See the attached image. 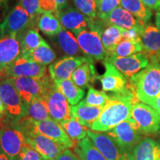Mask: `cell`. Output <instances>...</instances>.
<instances>
[{
    "mask_svg": "<svg viewBox=\"0 0 160 160\" xmlns=\"http://www.w3.org/2000/svg\"><path fill=\"white\" fill-rule=\"evenodd\" d=\"M138 102L129 86L125 91L114 93L110 98L99 118L90 130L96 132H108L131 117L133 105Z\"/></svg>",
    "mask_w": 160,
    "mask_h": 160,
    "instance_id": "1",
    "label": "cell"
},
{
    "mask_svg": "<svg viewBox=\"0 0 160 160\" xmlns=\"http://www.w3.org/2000/svg\"><path fill=\"white\" fill-rule=\"evenodd\" d=\"M147 67L128 79V86L138 102L150 105L160 93V62L149 56Z\"/></svg>",
    "mask_w": 160,
    "mask_h": 160,
    "instance_id": "2",
    "label": "cell"
},
{
    "mask_svg": "<svg viewBox=\"0 0 160 160\" xmlns=\"http://www.w3.org/2000/svg\"><path fill=\"white\" fill-rule=\"evenodd\" d=\"M108 25L103 20L96 18L88 28L73 31L84 55L91 59L105 60L108 53L102 42V34Z\"/></svg>",
    "mask_w": 160,
    "mask_h": 160,
    "instance_id": "3",
    "label": "cell"
},
{
    "mask_svg": "<svg viewBox=\"0 0 160 160\" xmlns=\"http://www.w3.org/2000/svg\"><path fill=\"white\" fill-rule=\"evenodd\" d=\"M25 144V133L19 121H9L0 127V148L11 160L18 159Z\"/></svg>",
    "mask_w": 160,
    "mask_h": 160,
    "instance_id": "4",
    "label": "cell"
},
{
    "mask_svg": "<svg viewBox=\"0 0 160 160\" xmlns=\"http://www.w3.org/2000/svg\"><path fill=\"white\" fill-rule=\"evenodd\" d=\"M15 88L27 106L34 98L43 97L53 80L45 75L41 78L17 77L10 78Z\"/></svg>",
    "mask_w": 160,
    "mask_h": 160,
    "instance_id": "5",
    "label": "cell"
},
{
    "mask_svg": "<svg viewBox=\"0 0 160 160\" xmlns=\"http://www.w3.org/2000/svg\"><path fill=\"white\" fill-rule=\"evenodd\" d=\"M0 98L10 121L18 122L26 115V106L10 78L0 79Z\"/></svg>",
    "mask_w": 160,
    "mask_h": 160,
    "instance_id": "6",
    "label": "cell"
},
{
    "mask_svg": "<svg viewBox=\"0 0 160 160\" xmlns=\"http://www.w3.org/2000/svg\"><path fill=\"white\" fill-rule=\"evenodd\" d=\"M20 121L34 131L54 141L64 148H71L75 147L74 143L68 137L62 125L53 119H48L42 121H36L30 118L23 117Z\"/></svg>",
    "mask_w": 160,
    "mask_h": 160,
    "instance_id": "7",
    "label": "cell"
},
{
    "mask_svg": "<svg viewBox=\"0 0 160 160\" xmlns=\"http://www.w3.org/2000/svg\"><path fill=\"white\" fill-rule=\"evenodd\" d=\"M106 133L130 154H131L137 144L142 139V136L143 135L140 132L136 122L131 117Z\"/></svg>",
    "mask_w": 160,
    "mask_h": 160,
    "instance_id": "8",
    "label": "cell"
},
{
    "mask_svg": "<svg viewBox=\"0 0 160 160\" xmlns=\"http://www.w3.org/2000/svg\"><path fill=\"white\" fill-rule=\"evenodd\" d=\"M19 122L25 133L26 143L34 148L42 157L44 160L55 159L65 149L52 139L32 130L20 120Z\"/></svg>",
    "mask_w": 160,
    "mask_h": 160,
    "instance_id": "9",
    "label": "cell"
},
{
    "mask_svg": "<svg viewBox=\"0 0 160 160\" xmlns=\"http://www.w3.org/2000/svg\"><path fill=\"white\" fill-rule=\"evenodd\" d=\"M143 135L153 134L160 130V114L148 105L136 102L133 105L131 117Z\"/></svg>",
    "mask_w": 160,
    "mask_h": 160,
    "instance_id": "10",
    "label": "cell"
},
{
    "mask_svg": "<svg viewBox=\"0 0 160 160\" xmlns=\"http://www.w3.org/2000/svg\"><path fill=\"white\" fill-rule=\"evenodd\" d=\"M31 23H33V20L29 13L18 3L0 25V36L19 37L28 30Z\"/></svg>",
    "mask_w": 160,
    "mask_h": 160,
    "instance_id": "11",
    "label": "cell"
},
{
    "mask_svg": "<svg viewBox=\"0 0 160 160\" xmlns=\"http://www.w3.org/2000/svg\"><path fill=\"white\" fill-rule=\"evenodd\" d=\"M3 78H41L46 74V65L26 59L20 55L0 72Z\"/></svg>",
    "mask_w": 160,
    "mask_h": 160,
    "instance_id": "12",
    "label": "cell"
},
{
    "mask_svg": "<svg viewBox=\"0 0 160 160\" xmlns=\"http://www.w3.org/2000/svg\"><path fill=\"white\" fill-rule=\"evenodd\" d=\"M45 97L52 119L62 123L71 119V106L69 105L68 101L56 85L54 81L50 85Z\"/></svg>",
    "mask_w": 160,
    "mask_h": 160,
    "instance_id": "13",
    "label": "cell"
},
{
    "mask_svg": "<svg viewBox=\"0 0 160 160\" xmlns=\"http://www.w3.org/2000/svg\"><path fill=\"white\" fill-rule=\"evenodd\" d=\"M88 137L108 160H131V154L122 148L107 133L88 129Z\"/></svg>",
    "mask_w": 160,
    "mask_h": 160,
    "instance_id": "14",
    "label": "cell"
},
{
    "mask_svg": "<svg viewBox=\"0 0 160 160\" xmlns=\"http://www.w3.org/2000/svg\"><path fill=\"white\" fill-rule=\"evenodd\" d=\"M105 60L114 65L118 71L129 79L147 67L149 64L150 58L144 52L125 57L109 54Z\"/></svg>",
    "mask_w": 160,
    "mask_h": 160,
    "instance_id": "15",
    "label": "cell"
},
{
    "mask_svg": "<svg viewBox=\"0 0 160 160\" xmlns=\"http://www.w3.org/2000/svg\"><path fill=\"white\" fill-rule=\"evenodd\" d=\"M89 58L86 56H66L50 65L48 71L50 77L53 81L71 79V76L75 70L82 65Z\"/></svg>",
    "mask_w": 160,
    "mask_h": 160,
    "instance_id": "16",
    "label": "cell"
},
{
    "mask_svg": "<svg viewBox=\"0 0 160 160\" xmlns=\"http://www.w3.org/2000/svg\"><path fill=\"white\" fill-rule=\"evenodd\" d=\"M105 71L98 77L102 84V88L105 92L119 93L125 91L128 87V80L114 65L109 62L104 60Z\"/></svg>",
    "mask_w": 160,
    "mask_h": 160,
    "instance_id": "17",
    "label": "cell"
},
{
    "mask_svg": "<svg viewBox=\"0 0 160 160\" xmlns=\"http://www.w3.org/2000/svg\"><path fill=\"white\" fill-rule=\"evenodd\" d=\"M54 15L64 28L71 32L88 28L94 19L88 17L79 10L72 7L65 8L57 12Z\"/></svg>",
    "mask_w": 160,
    "mask_h": 160,
    "instance_id": "18",
    "label": "cell"
},
{
    "mask_svg": "<svg viewBox=\"0 0 160 160\" xmlns=\"http://www.w3.org/2000/svg\"><path fill=\"white\" fill-rule=\"evenodd\" d=\"M19 37L0 36V66L2 70L21 55Z\"/></svg>",
    "mask_w": 160,
    "mask_h": 160,
    "instance_id": "19",
    "label": "cell"
},
{
    "mask_svg": "<svg viewBox=\"0 0 160 160\" xmlns=\"http://www.w3.org/2000/svg\"><path fill=\"white\" fill-rule=\"evenodd\" d=\"M100 19L103 20L108 25H116L124 29L145 25L129 11L119 6Z\"/></svg>",
    "mask_w": 160,
    "mask_h": 160,
    "instance_id": "20",
    "label": "cell"
},
{
    "mask_svg": "<svg viewBox=\"0 0 160 160\" xmlns=\"http://www.w3.org/2000/svg\"><path fill=\"white\" fill-rule=\"evenodd\" d=\"M131 160H160V142L152 138H144L132 151Z\"/></svg>",
    "mask_w": 160,
    "mask_h": 160,
    "instance_id": "21",
    "label": "cell"
},
{
    "mask_svg": "<svg viewBox=\"0 0 160 160\" xmlns=\"http://www.w3.org/2000/svg\"><path fill=\"white\" fill-rule=\"evenodd\" d=\"M103 107H97L88 105L82 100L77 105L71 106V114L87 128H91L102 111Z\"/></svg>",
    "mask_w": 160,
    "mask_h": 160,
    "instance_id": "22",
    "label": "cell"
},
{
    "mask_svg": "<svg viewBox=\"0 0 160 160\" xmlns=\"http://www.w3.org/2000/svg\"><path fill=\"white\" fill-rule=\"evenodd\" d=\"M143 51L148 56H160V31L157 26L147 24L142 33Z\"/></svg>",
    "mask_w": 160,
    "mask_h": 160,
    "instance_id": "23",
    "label": "cell"
},
{
    "mask_svg": "<svg viewBox=\"0 0 160 160\" xmlns=\"http://www.w3.org/2000/svg\"><path fill=\"white\" fill-rule=\"evenodd\" d=\"M98 77L93 66V59H90L75 70L71 76V80L78 87L84 89L90 87V83Z\"/></svg>",
    "mask_w": 160,
    "mask_h": 160,
    "instance_id": "24",
    "label": "cell"
},
{
    "mask_svg": "<svg viewBox=\"0 0 160 160\" xmlns=\"http://www.w3.org/2000/svg\"><path fill=\"white\" fill-rule=\"evenodd\" d=\"M57 42L62 51L67 56L77 57L84 54L77 38L69 30L62 28L57 35Z\"/></svg>",
    "mask_w": 160,
    "mask_h": 160,
    "instance_id": "25",
    "label": "cell"
},
{
    "mask_svg": "<svg viewBox=\"0 0 160 160\" xmlns=\"http://www.w3.org/2000/svg\"><path fill=\"white\" fill-rule=\"evenodd\" d=\"M21 56L31 61L45 65L52 64L56 59L55 52L45 40L37 48L25 53H22Z\"/></svg>",
    "mask_w": 160,
    "mask_h": 160,
    "instance_id": "26",
    "label": "cell"
},
{
    "mask_svg": "<svg viewBox=\"0 0 160 160\" xmlns=\"http://www.w3.org/2000/svg\"><path fill=\"white\" fill-rule=\"evenodd\" d=\"M54 82L71 105H76L83 99L85 92L78 87L71 79L56 80Z\"/></svg>",
    "mask_w": 160,
    "mask_h": 160,
    "instance_id": "27",
    "label": "cell"
},
{
    "mask_svg": "<svg viewBox=\"0 0 160 160\" xmlns=\"http://www.w3.org/2000/svg\"><path fill=\"white\" fill-rule=\"evenodd\" d=\"M25 117L30 118L36 121L51 119L45 96L34 98L26 106V115Z\"/></svg>",
    "mask_w": 160,
    "mask_h": 160,
    "instance_id": "28",
    "label": "cell"
},
{
    "mask_svg": "<svg viewBox=\"0 0 160 160\" xmlns=\"http://www.w3.org/2000/svg\"><path fill=\"white\" fill-rule=\"evenodd\" d=\"M120 5L145 25L149 22L153 15L151 10L142 0H121Z\"/></svg>",
    "mask_w": 160,
    "mask_h": 160,
    "instance_id": "29",
    "label": "cell"
},
{
    "mask_svg": "<svg viewBox=\"0 0 160 160\" xmlns=\"http://www.w3.org/2000/svg\"><path fill=\"white\" fill-rule=\"evenodd\" d=\"M59 124L68 137L74 143L75 146L87 137L88 131V128L73 116L71 115V119L69 120Z\"/></svg>",
    "mask_w": 160,
    "mask_h": 160,
    "instance_id": "30",
    "label": "cell"
},
{
    "mask_svg": "<svg viewBox=\"0 0 160 160\" xmlns=\"http://www.w3.org/2000/svg\"><path fill=\"white\" fill-rule=\"evenodd\" d=\"M73 148L74 153L81 160H108L88 137L77 144Z\"/></svg>",
    "mask_w": 160,
    "mask_h": 160,
    "instance_id": "31",
    "label": "cell"
},
{
    "mask_svg": "<svg viewBox=\"0 0 160 160\" xmlns=\"http://www.w3.org/2000/svg\"><path fill=\"white\" fill-rule=\"evenodd\" d=\"M123 39L122 28L116 25H108L102 34V42L108 55L114 52L117 46Z\"/></svg>",
    "mask_w": 160,
    "mask_h": 160,
    "instance_id": "32",
    "label": "cell"
},
{
    "mask_svg": "<svg viewBox=\"0 0 160 160\" xmlns=\"http://www.w3.org/2000/svg\"><path fill=\"white\" fill-rule=\"evenodd\" d=\"M37 27L40 31L48 37H55L62 29L59 20L53 13H44L40 16L37 22Z\"/></svg>",
    "mask_w": 160,
    "mask_h": 160,
    "instance_id": "33",
    "label": "cell"
},
{
    "mask_svg": "<svg viewBox=\"0 0 160 160\" xmlns=\"http://www.w3.org/2000/svg\"><path fill=\"white\" fill-rule=\"evenodd\" d=\"M18 37H19L20 45H21L22 53H25V52L34 50L39 47L44 41L43 38L41 37V35H39L38 30L33 28L26 30L22 34Z\"/></svg>",
    "mask_w": 160,
    "mask_h": 160,
    "instance_id": "34",
    "label": "cell"
},
{
    "mask_svg": "<svg viewBox=\"0 0 160 160\" xmlns=\"http://www.w3.org/2000/svg\"><path fill=\"white\" fill-rule=\"evenodd\" d=\"M142 51V43L124 39L117 46L114 52L111 54H114L116 56H118V57H125Z\"/></svg>",
    "mask_w": 160,
    "mask_h": 160,
    "instance_id": "35",
    "label": "cell"
},
{
    "mask_svg": "<svg viewBox=\"0 0 160 160\" xmlns=\"http://www.w3.org/2000/svg\"><path fill=\"white\" fill-rule=\"evenodd\" d=\"M110 98V96L108 95L105 91H100L96 90L93 87H88L87 96L85 99V102L88 105L97 106V107H103L107 103Z\"/></svg>",
    "mask_w": 160,
    "mask_h": 160,
    "instance_id": "36",
    "label": "cell"
},
{
    "mask_svg": "<svg viewBox=\"0 0 160 160\" xmlns=\"http://www.w3.org/2000/svg\"><path fill=\"white\" fill-rule=\"evenodd\" d=\"M68 0H39L41 13H50L55 14L58 11L67 8Z\"/></svg>",
    "mask_w": 160,
    "mask_h": 160,
    "instance_id": "37",
    "label": "cell"
},
{
    "mask_svg": "<svg viewBox=\"0 0 160 160\" xmlns=\"http://www.w3.org/2000/svg\"><path fill=\"white\" fill-rule=\"evenodd\" d=\"M77 10L91 19L97 18L96 0H73Z\"/></svg>",
    "mask_w": 160,
    "mask_h": 160,
    "instance_id": "38",
    "label": "cell"
},
{
    "mask_svg": "<svg viewBox=\"0 0 160 160\" xmlns=\"http://www.w3.org/2000/svg\"><path fill=\"white\" fill-rule=\"evenodd\" d=\"M96 2L97 18L102 19L119 7L121 4V0H96Z\"/></svg>",
    "mask_w": 160,
    "mask_h": 160,
    "instance_id": "39",
    "label": "cell"
},
{
    "mask_svg": "<svg viewBox=\"0 0 160 160\" xmlns=\"http://www.w3.org/2000/svg\"><path fill=\"white\" fill-rule=\"evenodd\" d=\"M19 3L29 13L32 20L42 14L39 9V0H19Z\"/></svg>",
    "mask_w": 160,
    "mask_h": 160,
    "instance_id": "40",
    "label": "cell"
},
{
    "mask_svg": "<svg viewBox=\"0 0 160 160\" xmlns=\"http://www.w3.org/2000/svg\"><path fill=\"white\" fill-rule=\"evenodd\" d=\"M17 160H44V159L34 148L25 144L20 152Z\"/></svg>",
    "mask_w": 160,
    "mask_h": 160,
    "instance_id": "41",
    "label": "cell"
},
{
    "mask_svg": "<svg viewBox=\"0 0 160 160\" xmlns=\"http://www.w3.org/2000/svg\"><path fill=\"white\" fill-rule=\"evenodd\" d=\"M52 160H81L76 153H73L71 150L66 148L63 150L55 159Z\"/></svg>",
    "mask_w": 160,
    "mask_h": 160,
    "instance_id": "42",
    "label": "cell"
},
{
    "mask_svg": "<svg viewBox=\"0 0 160 160\" xmlns=\"http://www.w3.org/2000/svg\"><path fill=\"white\" fill-rule=\"evenodd\" d=\"M142 2L151 10L157 11L160 8V0H142Z\"/></svg>",
    "mask_w": 160,
    "mask_h": 160,
    "instance_id": "43",
    "label": "cell"
},
{
    "mask_svg": "<svg viewBox=\"0 0 160 160\" xmlns=\"http://www.w3.org/2000/svg\"><path fill=\"white\" fill-rule=\"evenodd\" d=\"M149 105L153 108V109H155L160 114V93Z\"/></svg>",
    "mask_w": 160,
    "mask_h": 160,
    "instance_id": "44",
    "label": "cell"
},
{
    "mask_svg": "<svg viewBox=\"0 0 160 160\" xmlns=\"http://www.w3.org/2000/svg\"><path fill=\"white\" fill-rule=\"evenodd\" d=\"M156 26L160 31V8L157 10L156 13Z\"/></svg>",
    "mask_w": 160,
    "mask_h": 160,
    "instance_id": "45",
    "label": "cell"
},
{
    "mask_svg": "<svg viewBox=\"0 0 160 160\" xmlns=\"http://www.w3.org/2000/svg\"><path fill=\"white\" fill-rule=\"evenodd\" d=\"M0 160H11L1 148H0Z\"/></svg>",
    "mask_w": 160,
    "mask_h": 160,
    "instance_id": "46",
    "label": "cell"
},
{
    "mask_svg": "<svg viewBox=\"0 0 160 160\" xmlns=\"http://www.w3.org/2000/svg\"><path fill=\"white\" fill-rule=\"evenodd\" d=\"M8 1H9V0H0V6L6 5V4H7V2Z\"/></svg>",
    "mask_w": 160,
    "mask_h": 160,
    "instance_id": "47",
    "label": "cell"
},
{
    "mask_svg": "<svg viewBox=\"0 0 160 160\" xmlns=\"http://www.w3.org/2000/svg\"><path fill=\"white\" fill-rule=\"evenodd\" d=\"M3 79V78L2 77V76H1V75H0V79Z\"/></svg>",
    "mask_w": 160,
    "mask_h": 160,
    "instance_id": "48",
    "label": "cell"
},
{
    "mask_svg": "<svg viewBox=\"0 0 160 160\" xmlns=\"http://www.w3.org/2000/svg\"><path fill=\"white\" fill-rule=\"evenodd\" d=\"M158 59H159V62H160V56H159V57H158Z\"/></svg>",
    "mask_w": 160,
    "mask_h": 160,
    "instance_id": "49",
    "label": "cell"
},
{
    "mask_svg": "<svg viewBox=\"0 0 160 160\" xmlns=\"http://www.w3.org/2000/svg\"><path fill=\"white\" fill-rule=\"evenodd\" d=\"M1 71H2V68H1V66H0V72H1ZM1 75V74H0Z\"/></svg>",
    "mask_w": 160,
    "mask_h": 160,
    "instance_id": "50",
    "label": "cell"
},
{
    "mask_svg": "<svg viewBox=\"0 0 160 160\" xmlns=\"http://www.w3.org/2000/svg\"><path fill=\"white\" fill-rule=\"evenodd\" d=\"M159 135H160V130H159Z\"/></svg>",
    "mask_w": 160,
    "mask_h": 160,
    "instance_id": "51",
    "label": "cell"
}]
</instances>
